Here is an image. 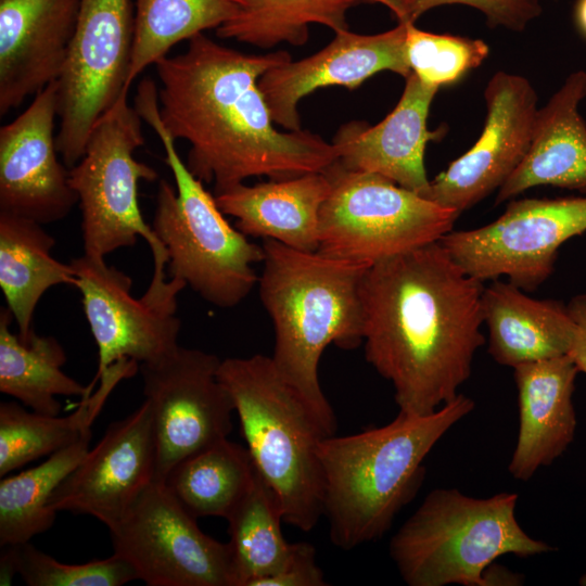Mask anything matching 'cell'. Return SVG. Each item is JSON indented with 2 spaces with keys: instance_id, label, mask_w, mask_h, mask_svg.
Listing matches in <instances>:
<instances>
[{
  "instance_id": "obj_36",
  "label": "cell",
  "mask_w": 586,
  "mask_h": 586,
  "mask_svg": "<svg viewBox=\"0 0 586 586\" xmlns=\"http://www.w3.org/2000/svg\"><path fill=\"white\" fill-rule=\"evenodd\" d=\"M323 572L316 561L311 544L295 543L286 565L275 575L260 581L257 586H326Z\"/></svg>"
},
{
  "instance_id": "obj_25",
  "label": "cell",
  "mask_w": 586,
  "mask_h": 586,
  "mask_svg": "<svg viewBox=\"0 0 586 586\" xmlns=\"http://www.w3.org/2000/svg\"><path fill=\"white\" fill-rule=\"evenodd\" d=\"M42 226L0 212V288L23 341L35 331L34 313L42 295L55 285L76 284L71 264L51 255L55 240Z\"/></svg>"
},
{
  "instance_id": "obj_10",
  "label": "cell",
  "mask_w": 586,
  "mask_h": 586,
  "mask_svg": "<svg viewBox=\"0 0 586 586\" xmlns=\"http://www.w3.org/2000/svg\"><path fill=\"white\" fill-rule=\"evenodd\" d=\"M71 266L80 291L84 313L98 346V371L90 383L114 364L156 360L179 346L181 322L177 317L178 294L187 286L178 278L166 279L165 270H153L140 298L131 295L132 280L109 266L105 258L82 254Z\"/></svg>"
},
{
  "instance_id": "obj_15",
  "label": "cell",
  "mask_w": 586,
  "mask_h": 586,
  "mask_svg": "<svg viewBox=\"0 0 586 586\" xmlns=\"http://www.w3.org/2000/svg\"><path fill=\"white\" fill-rule=\"evenodd\" d=\"M484 99L487 114L479 140L431 181L425 196L460 214L507 181L532 141L537 94L526 78L497 72Z\"/></svg>"
},
{
  "instance_id": "obj_7",
  "label": "cell",
  "mask_w": 586,
  "mask_h": 586,
  "mask_svg": "<svg viewBox=\"0 0 586 586\" xmlns=\"http://www.w3.org/2000/svg\"><path fill=\"white\" fill-rule=\"evenodd\" d=\"M518 494L474 498L457 488L430 492L390 542L409 586H488L501 556L528 558L553 549L531 537L515 517Z\"/></svg>"
},
{
  "instance_id": "obj_3",
  "label": "cell",
  "mask_w": 586,
  "mask_h": 586,
  "mask_svg": "<svg viewBox=\"0 0 586 586\" xmlns=\"http://www.w3.org/2000/svg\"><path fill=\"white\" fill-rule=\"evenodd\" d=\"M474 407L470 397L459 394L426 416L399 411L382 426L323 438V517L332 544L351 550L384 536L417 495L426 456Z\"/></svg>"
},
{
  "instance_id": "obj_30",
  "label": "cell",
  "mask_w": 586,
  "mask_h": 586,
  "mask_svg": "<svg viewBox=\"0 0 586 586\" xmlns=\"http://www.w3.org/2000/svg\"><path fill=\"white\" fill-rule=\"evenodd\" d=\"M227 521L235 586H257L286 565L295 543L284 539L280 500L257 470L249 493Z\"/></svg>"
},
{
  "instance_id": "obj_4",
  "label": "cell",
  "mask_w": 586,
  "mask_h": 586,
  "mask_svg": "<svg viewBox=\"0 0 586 586\" xmlns=\"http://www.w3.org/2000/svg\"><path fill=\"white\" fill-rule=\"evenodd\" d=\"M259 296L275 330L271 360L335 434L336 419L319 382L323 351L364 342L361 288L369 266L264 239Z\"/></svg>"
},
{
  "instance_id": "obj_33",
  "label": "cell",
  "mask_w": 586,
  "mask_h": 586,
  "mask_svg": "<svg viewBox=\"0 0 586 586\" xmlns=\"http://www.w3.org/2000/svg\"><path fill=\"white\" fill-rule=\"evenodd\" d=\"M489 48L481 39L438 35L407 23L406 55L411 73L423 84L440 89L458 81L482 64Z\"/></svg>"
},
{
  "instance_id": "obj_37",
  "label": "cell",
  "mask_w": 586,
  "mask_h": 586,
  "mask_svg": "<svg viewBox=\"0 0 586 586\" xmlns=\"http://www.w3.org/2000/svg\"><path fill=\"white\" fill-rule=\"evenodd\" d=\"M568 309L575 324L568 355L573 359L578 371L586 373V293L574 296L568 304Z\"/></svg>"
},
{
  "instance_id": "obj_29",
  "label": "cell",
  "mask_w": 586,
  "mask_h": 586,
  "mask_svg": "<svg viewBox=\"0 0 586 586\" xmlns=\"http://www.w3.org/2000/svg\"><path fill=\"white\" fill-rule=\"evenodd\" d=\"M235 15L216 29L219 38L270 49L280 43L303 46L310 24L334 33L348 30L347 12L362 3L386 0H231Z\"/></svg>"
},
{
  "instance_id": "obj_38",
  "label": "cell",
  "mask_w": 586,
  "mask_h": 586,
  "mask_svg": "<svg viewBox=\"0 0 586 586\" xmlns=\"http://www.w3.org/2000/svg\"><path fill=\"white\" fill-rule=\"evenodd\" d=\"M574 16L579 30L586 36V0H577Z\"/></svg>"
},
{
  "instance_id": "obj_31",
  "label": "cell",
  "mask_w": 586,
  "mask_h": 586,
  "mask_svg": "<svg viewBox=\"0 0 586 586\" xmlns=\"http://www.w3.org/2000/svg\"><path fill=\"white\" fill-rule=\"evenodd\" d=\"M92 425L67 447L48 456L40 464L0 481V546L30 539L53 525L56 512L49 500L58 486L89 450Z\"/></svg>"
},
{
  "instance_id": "obj_12",
  "label": "cell",
  "mask_w": 586,
  "mask_h": 586,
  "mask_svg": "<svg viewBox=\"0 0 586 586\" xmlns=\"http://www.w3.org/2000/svg\"><path fill=\"white\" fill-rule=\"evenodd\" d=\"M586 231V198L511 201L493 222L450 231L441 244L471 277L507 276L524 291L536 290L555 269L559 247Z\"/></svg>"
},
{
  "instance_id": "obj_22",
  "label": "cell",
  "mask_w": 586,
  "mask_h": 586,
  "mask_svg": "<svg viewBox=\"0 0 586 586\" xmlns=\"http://www.w3.org/2000/svg\"><path fill=\"white\" fill-rule=\"evenodd\" d=\"M585 97L586 72L581 69L537 110L530 149L498 189L496 205L538 186L586 189V124L578 113Z\"/></svg>"
},
{
  "instance_id": "obj_24",
  "label": "cell",
  "mask_w": 586,
  "mask_h": 586,
  "mask_svg": "<svg viewBox=\"0 0 586 586\" xmlns=\"http://www.w3.org/2000/svg\"><path fill=\"white\" fill-rule=\"evenodd\" d=\"M482 310L488 353L497 364L514 368L569 354L575 324L568 305L533 298L496 279L484 286Z\"/></svg>"
},
{
  "instance_id": "obj_17",
  "label": "cell",
  "mask_w": 586,
  "mask_h": 586,
  "mask_svg": "<svg viewBox=\"0 0 586 586\" xmlns=\"http://www.w3.org/2000/svg\"><path fill=\"white\" fill-rule=\"evenodd\" d=\"M59 82H50L14 120L0 128V212L41 225L65 218L78 196L58 154L54 120Z\"/></svg>"
},
{
  "instance_id": "obj_32",
  "label": "cell",
  "mask_w": 586,
  "mask_h": 586,
  "mask_svg": "<svg viewBox=\"0 0 586 586\" xmlns=\"http://www.w3.org/2000/svg\"><path fill=\"white\" fill-rule=\"evenodd\" d=\"M238 11L231 0H136L128 87L178 42L218 28Z\"/></svg>"
},
{
  "instance_id": "obj_21",
  "label": "cell",
  "mask_w": 586,
  "mask_h": 586,
  "mask_svg": "<svg viewBox=\"0 0 586 586\" xmlns=\"http://www.w3.org/2000/svg\"><path fill=\"white\" fill-rule=\"evenodd\" d=\"M513 369L519 431L508 471L515 480L528 481L539 468L560 457L574 440L573 394L579 371L568 354Z\"/></svg>"
},
{
  "instance_id": "obj_18",
  "label": "cell",
  "mask_w": 586,
  "mask_h": 586,
  "mask_svg": "<svg viewBox=\"0 0 586 586\" xmlns=\"http://www.w3.org/2000/svg\"><path fill=\"white\" fill-rule=\"evenodd\" d=\"M406 35L407 23L375 35L339 31L317 53L267 71L258 86L276 125L289 131L301 130L298 103L319 88L341 86L354 90L382 71L406 78L411 73Z\"/></svg>"
},
{
  "instance_id": "obj_1",
  "label": "cell",
  "mask_w": 586,
  "mask_h": 586,
  "mask_svg": "<svg viewBox=\"0 0 586 586\" xmlns=\"http://www.w3.org/2000/svg\"><path fill=\"white\" fill-rule=\"evenodd\" d=\"M154 65L158 112L176 141L190 143L186 165L214 193L251 177L281 180L322 173L336 162L333 144L309 130L276 128L258 80L292 60L285 50L247 54L203 34Z\"/></svg>"
},
{
  "instance_id": "obj_34",
  "label": "cell",
  "mask_w": 586,
  "mask_h": 586,
  "mask_svg": "<svg viewBox=\"0 0 586 586\" xmlns=\"http://www.w3.org/2000/svg\"><path fill=\"white\" fill-rule=\"evenodd\" d=\"M7 546L13 552L17 575L28 586H122L138 579L135 569L114 552L102 560L67 564L30 542Z\"/></svg>"
},
{
  "instance_id": "obj_19",
  "label": "cell",
  "mask_w": 586,
  "mask_h": 586,
  "mask_svg": "<svg viewBox=\"0 0 586 586\" xmlns=\"http://www.w3.org/2000/svg\"><path fill=\"white\" fill-rule=\"evenodd\" d=\"M403 94L393 111L377 125L352 120L335 132L332 144L344 169L381 175L425 198L431 180L424 152L429 141L444 135L443 127L428 129L431 103L438 90L413 73L406 78Z\"/></svg>"
},
{
  "instance_id": "obj_20",
  "label": "cell",
  "mask_w": 586,
  "mask_h": 586,
  "mask_svg": "<svg viewBox=\"0 0 586 586\" xmlns=\"http://www.w3.org/2000/svg\"><path fill=\"white\" fill-rule=\"evenodd\" d=\"M80 0H0V114L59 80Z\"/></svg>"
},
{
  "instance_id": "obj_13",
  "label": "cell",
  "mask_w": 586,
  "mask_h": 586,
  "mask_svg": "<svg viewBox=\"0 0 586 586\" xmlns=\"http://www.w3.org/2000/svg\"><path fill=\"white\" fill-rule=\"evenodd\" d=\"M109 531L113 552L149 586H235L229 544L203 533L162 481Z\"/></svg>"
},
{
  "instance_id": "obj_2",
  "label": "cell",
  "mask_w": 586,
  "mask_h": 586,
  "mask_svg": "<svg viewBox=\"0 0 586 586\" xmlns=\"http://www.w3.org/2000/svg\"><path fill=\"white\" fill-rule=\"evenodd\" d=\"M483 291L440 241L368 267L365 355L392 383L400 412L426 416L460 394L485 342Z\"/></svg>"
},
{
  "instance_id": "obj_35",
  "label": "cell",
  "mask_w": 586,
  "mask_h": 586,
  "mask_svg": "<svg viewBox=\"0 0 586 586\" xmlns=\"http://www.w3.org/2000/svg\"><path fill=\"white\" fill-rule=\"evenodd\" d=\"M445 4H464L480 10L492 28L504 26L522 31L542 12L539 0H386L398 23L415 24L429 10Z\"/></svg>"
},
{
  "instance_id": "obj_11",
  "label": "cell",
  "mask_w": 586,
  "mask_h": 586,
  "mask_svg": "<svg viewBox=\"0 0 586 586\" xmlns=\"http://www.w3.org/2000/svg\"><path fill=\"white\" fill-rule=\"evenodd\" d=\"M135 14L130 0H80L76 31L59 78L56 149L67 168L85 153L95 122L128 92Z\"/></svg>"
},
{
  "instance_id": "obj_16",
  "label": "cell",
  "mask_w": 586,
  "mask_h": 586,
  "mask_svg": "<svg viewBox=\"0 0 586 586\" xmlns=\"http://www.w3.org/2000/svg\"><path fill=\"white\" fill-rule=\"evenodd\" d=\"M156 480V442L149 404L112 422L97 445L58 486L54 512L90 515L109 530Z\"/></svg>"
},
{
  "instance_id": "obj_28",
  "label": "cell",
  "mask_w": 586,
  "mask_h": 586,
  "mask_svg": "<svg viewBox=\"0 0 586 586\" xmlns=\"http://www.w3.org/2000/svg\"><path fill=\"white\" fill-rule=\"evenodd\" d=\"M255 475L247 448L227 437L179 461L162 482L196 519L227 520L249 493Z\"/></svg>"
},
{
  "instance_id": "obj_14",
  "label": "cell",
  "mask_w": 586,
  "mask_h": 586,
  "mask_svg": "<svg viewBox=\"0 0 586 586\" xmlns=\"http://www.w3.org/2000/svg\"><path fill=\"white\" fill-rule=\"evenodd\" d=\"M220 359L178 346L139 365L156 442V480L232 431L233 400L218 379Z\"/></svg>"
},
{
  "instance_id": "obj_23",
  "label": "cell",
  "mask_w": 586,
  "mask_h": 586,
  "mask_svg": "<svg viewBox=\"0 0 586 586\" xmlns=\"http://www.w3.org/2000/svg\"><path fill=\"white\" fill-rule=\"evenodd\" d=\"M330 191L331 181L322 171L253 186L241 182L214 196L220 211L234 217V227L245 235L317 252L320 211Z\"/></svg>"
},
{
  "instance_id": "obj_9",
  "label": "cell",
  "mask_w": 586,
  "mask_h": 586,
  "mask_svg": "<svg viewBox=\"0 0 586 586\" xmlns=\"http://www.w3.org/2000/svg\"><path fill=\"white\" fill-rule=\"evenodd\" d=\"M324 173L331 191L319 217V249L327 256L371 266L440 241L460 213L372 173Z\"/></svg>"
},
{
  "instance_id": "obj_8",
  "label": "cell",
  "mask_w": 586,
  "mask_h": 586,
  "mask_svg": "<svg viewBox=\"0 0 586 586\" xmlns=\"http://www.w3.org/2000/svg\"><path fill=\"white\" fill-rule=\"evenodd\" d=\"M128 92L95 122L79 162L69 168V182L81 212L84 254L105 258L143 238L153 255V269H165L167 253L141 214L138 184L157 173L135 158L144 145L141 116L127 101Z\"/></svg>"
},
{
  "instance_id": "obj_27",
  "label": "cell",
  "mask_w": 586,
  "mask_h": 586,
  "mask_svg": "<svg viewBox=\"0 0 586 586\" xmlns=\"http://www.w3.org/2000/svg\"><path fill=\"white\" fill-rule=\"evenodd\" d=\"M13 315L0 309V392L39 413L59 416L56 396L85 397L93 387L63 372L66 353L60 342L34 331L27 341L11 331Z\"/></svg>"
},
{
  "instance_id": "obj_6",
  "label": "cell",
  "mask_w": 586,
  "mask_h": 586,
  "mask_svg": "<svg viewBox=\"0 0 586 586\" xmlns=\"http://www.w3.org/2000/svg\"><path fill=\"white\" fill-rule=\"evenodd\" d=\"M133 106L158 136L176 183L160 180L151 225L166 250L170 278L181 279L217 307L240 304L258 283L253 265L263 262V247L229 224L214 194L181 160L161 122L153 80L140 81Z\"/></svg>"
},
{
  "instance_id": "obj_26",
  "label": "cell",
  "mask_w": 586,
  "mask_h": 586,
  "mask_svg": "<svg viewBox=\"0 0 586 586\" xmlns=\"http://www.w3.org/2000/svg\"><path fill=\"white\" fill-rule=\"evenodd\" d=\"M139 367L132 360L111 366L100 378V387L85 396L76 410L66 416H50L27 410L17 402L0 404V476H5L38 458L50 456L73 444L93 424L109 395Z\"/></svg>"
},
{
  "instance_id": "obj_5",
  "label": "cell",
  "mask_w": 586,
  "mask_h": 586,
  "mask_svg": "<svg viewBox=\"0 0 586 586\" xmlns=\"http://www.w3.org/2000/svg\"><path fill=\"white\" fill-rule=\"evenodd\" d=\"M255 469L278 496L283 522L311 531L323 517L319 446L333 435L308 403L278 373L270 356L220 361Z\"/></svg>"
}]
</instances>
